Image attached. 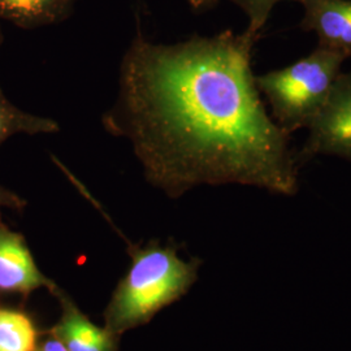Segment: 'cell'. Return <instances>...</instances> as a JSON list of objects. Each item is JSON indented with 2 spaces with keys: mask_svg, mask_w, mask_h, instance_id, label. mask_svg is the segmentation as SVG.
<instances>
[{
  "mask_svg": "<svg viewBox=\"0 0 351 351\" xmlns=\"http://www.w3.org/2000/svg\"><path fill=\"white\" fill-rule=\"evenodd\" d=\"M259 37L224 30L164 45L138 30L128 47L101 126L129 141L146 180L168 197L228 184L298 191L290 134L267 112L252 73Z\"/></svg>",
  "mask_w": 351,
  "mask_h": 351,
  "instance_id": "obj_1",
  "label": "cell"
},
{
  "mask_svg": "<svg viewBox=\"0 0 351 351\" xmlns=\"http://www.w3.org/2000/svg\"><path fill=\"white\" fill-rule=\"evenodd\" d=\"M130 265L114 289L104 313V326L121 336L143 326L164 307L178 301L197 281L201 262L185 261L173 245L128 242Z\"/></svg>",
  "mask_w": 351,
  "mask_h": 351,
  "instance_id": "obj_2",
  "label": "cell"
},
{
  "mask_svg": "<svg viewBox=\"0 0 351 351\" xmlns=\"http://www.w3.org/2000/svg\"><path fill=\"white\" fill-rule=\"evenodd\" d=\"M350 52L319 46L310 55L281 69L255 75L274 120L285 133L307 129L326 104Z\"/></svg>",
  "mask_w": 351,
  "mask_h": 351,
  "instance_id": "obj_3",
  "label": "cell"
},
{
  "mask_svg": "<svg viewBox=\"0 0 351 351\" xmlns=\"http://www.w3.org/2000/svg\"><path fill=\"white\" fill-rule=\"evenodd\" d=\"M307 129L308 136L297 152L300 167L323 155L351 162V71L337 75L326 104Z\"/></svg>",
  "mask_w": 351,
  "mask_h": 351,
  "instance_id": "obj_4",
  "label": "cell"
},
{
  "mask_svg": "<svg viewBox=\"0 0 351 351\" xmlns=\"http://www.w3.org/2000/svg\"><path fill=\"white\" fill-rule=\"evenodd\" d=\"M39 289L55 294L59 287L39 269L25 237L0 217V293L29 297Z\"/></svg>",
  "mask_w": 351,
  "mask_h": 351,
  "instance_id": "obj_5",
  "label": "cell"
},
{
  "mask_svg": "<svg viewBox=\"0 0 351 351\" xmlns=\"http://www.w3.org/2000/svg\"><path fill=\"white\" fill-rule=\"evenodd\" d=\"M53 295L60 302L62 315L49 333L59 339L66 350L119 351V335L91 322L62 289Z\"/></svg>",
  "mask_w": 351,
  "mask_h": 351,
  "instance_id": "obj_6",
  "label": "cell"
},
{
  "mask_svg": "<svg viewBox=\"0 0 351 351\" xmlns=\"http://www.w3.org/2000/svg\"><path fill=\"white\" fill-rule=\"evenodd\" d=\"M303 32L316 34L319 46L351 53V0H300Z\"/></svg>",
  "mask_w": 351,
  "mask_h": 351,
  "instance_id": "obj_7",
  "label": "cell"
},
{
  "mask_svg": "<svg viewBox=\"0 0 351 351\" xmlns=\"http://www.w3.org/2000/svg\"><path fill=\"white\" fill-rule=\"evenodd\" d=\"M78 0H0V20L23 29L60 24L75 11Z\"/></svg>",
  "mask_w": 351,
  "mask_h": 351,
  "instance_id": "obj_8",
  "label": "cell"
},
{
  "mask_svg": "<svg viewBox=\"0 0 351 351\" xmlns=\"http://www.w3.org/2000/svg\"><path fill=\"white\" fill-rule=\"evenodd\" d=\"M59 130L60 126L55 120L23 111L0 88V146L16 134H52Z\"/></svg>",
  "mask_w": 351,
  "mask_h": 351,
  "instance_id": "obj_9",
  "label": "cell"
},
{
  "mask_svg": "<svg viewBox=\"0 0 351 351\" xmlns=\"http://www.w3.org/2000/svg\"><path fill=\"white\" fill-rule=\"evenodd\" d=\"M39 330L25 311L0 307V351H34Z\"/></svg>",
  "mask_w": 351,
  "mask_h": 351,
  "instance_id": "obj_10",
  "label": "cell"
},
{
  "mask_svg": "<svg viewBox=\"0 0 351 351\" xmlns=\"http://www.w3.org/2000/svg\"><path fill=\"white\" fill-rule=\"evenodd\" d=\"M228 1L237 5L242 10V12L246 14L249 20V25L246 29L251 33L261 34L262 29L271 16L274 7L280 1H285V0H228ZM290 1L300 3V0H290Z\"/></svg>",
  "mask_w": 351,
  "mask_h": 351,
  "instance_id": "obj_11",
  "label": "cell"
},
{
  "mask_svg": "<svg viewBox=\"0 0 351 351\" xmlns=\"http://www.w3.org/2000/svg\"><path fill=\"white\" fill-rule=\"evenodd\" d=\"M27 202L16 194L12 190L0 185V208H10L14 211H23Z\"/></svg>",
  "mask_w": 351,
  "mask_h": 351,
  "instance_id": "obj_12",
  "label": "cell"
},
{
  "mask_svg": "<svg viewBox=\"0 0 351 351\" xmlns=\"http://www.w3.org/2000/svg\"><path fill=\"white\" fill-rule=\"evenodd\" d=\"M34 351H68L63 343L56 339L53 335L49 333V336L42 341H39L37 349Z\"/></svg>",
  "mask_w": 351,
  "mask_h": 351,
  "instance_id": "obj_13",
  "label": "cell"
},
{
  "mask_svg": "<svg viewBox=\"0 0 351 351\" xmlns=\"http://www.w3.org/2000/svg\"><path fill=\"white\" fill-rule=\"evenodd\" d=\"M194 11H206L215 7L220 0H186Z\"/></svg>",
  "mask_w": 351,
  "mask_h": 351,
  "instance_id": "obj_14",
  "label": "cell"
},
{
  "mask_svg": "<svg viewBox=\"0 0 351 351\" xmlns=\"http://www.w3.org/2000/svg\"><path fill=\"white\" fill-rule=\"evenodd\" d=\"M3 43V33H1V27H0V45Z\"/></svg>",
  "mask_w": 351,
  "mask_h": 351,
  "instance_id": "obj_15",
  "label": "cell"
}]
</instances>
